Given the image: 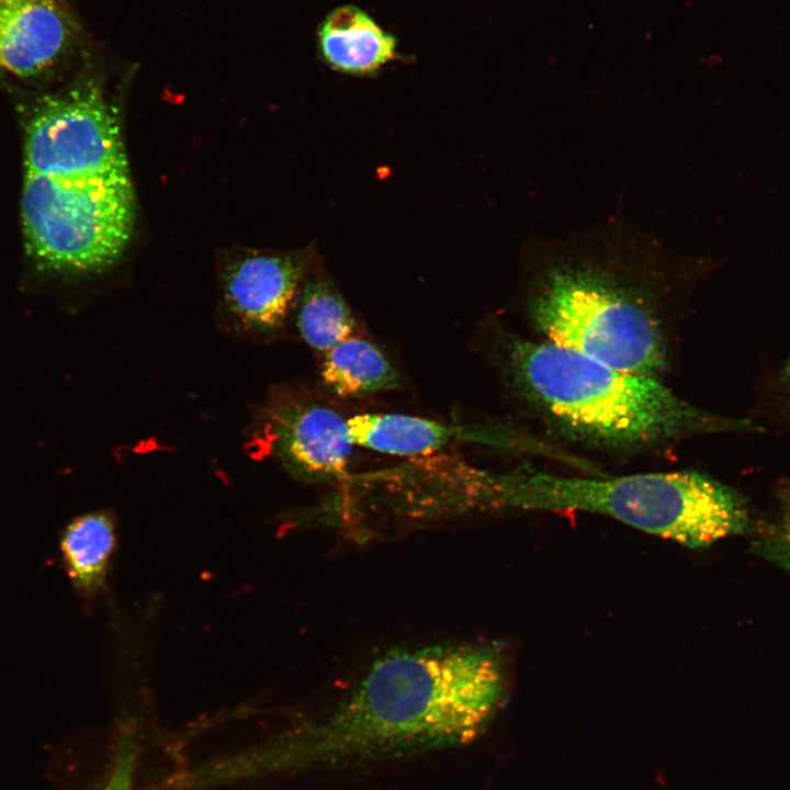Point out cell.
<instances>
[{
    "instance_id": "6da1fadb",
    "label": "cell",
    "mask_w": 790,
    "mask_h": 790,
    "mask_svg": "<svg viewBox=\"0 0 790 790\" xmlns=\"http://www.w3.org/2000/svg\"><path fill=\"white\" fill-rule=\"evenodd\" d=\"M523 255L527 315L545 341L656 379L669 360L676 307L714 264L619 215L535 236Z\"/></svg>"
},
{
    "instance_id": "7a4b0ae2",
    "label": "cell",
    "mask_w": 790,
    "mask_h": 790,
    "mask_svg": "<svg viewBox=\"0 0 790 790\" xmlns=\"http://www.w3.org/2000/svg\"><path fill=\"white\" fill-rule=\"evenodd\" d=\"M22 225L35 263L98 271L122 253L135 202L114 112L94 87L44 100L24 142Z\"/></svg>"
},
{
    "instance_id": "3957f363",
    "label": "cell",
    "mask_w": 790,
    "mask_h": 790,
    "mask_svg": "<svg viewBox=\"0 0 790 790\" xmlns=\"http://www.w3.org/2000/svg\"><path fill=\"white\" fill-rule=\"evenodd\" d=\"M507 668L499 648L473 642L395 650L302 738L307 761H335L473 741L499 710Z\"/></svg>"
},
{
    "instance_id": "277c9868",
    "label": "cell",
    "mask_w": 790,
    "mask_h": 790,
    "mask_svg": "<svg viewBox=\"0 0 790 790\" xmlns=\"http://www.w3.org/2000/svg\"><path fill=\"white\" fill-rule=\"evenodd\" d=\"M499 342L503 376L514 395L573 441L633 453L727 426L656 377L616 369L549 341L505 335Z\"/></svg>"
},
{
    "instance_id": "5b68a950",
    "label": "cell",
    "mask_w": 790,
    "mask_h": 790,
    "mask_svg": "<svg viewBox=\"0 0 790 790\" xmlns=\"http://www.w3.org/2000/svg\"><path fill=\"white\" fill-rule=\"evenodd\" d=\"M490 507L598 514L691 549L745 530L741 496L693 471L584 477L541 472L490 474Z\"/></svg>"
},
{
    "instance_id": "8992f818",
    "label": "cell",
    "mask_w": 790,
    "mask_h": 790,
    "mask_svg": "<svg viewBox=\"0 0 790 790\" xmlns=\"http://www.w3.org/2000/svg\"><path fill=\"white\" fill-rule=\"evenodd\" d=\"M250 444L257 453L272 456L290 475L307 483L340 476L354 445L348 419L292 391L269 396L259 411Z\"/></svg>"
},
{
    "instance_id": "52a82bcc",
    "label": "cell",
    "mask_w": 790,
    "mask_h": 790,
    "mask_svg": "<svg viewBox=\"0 0 790 790\" xmlns=\"http://www.w3.org/2000/svg\"><path fill=\"white\" fill-rule=\"evenodd\" d=\"M291 255H253L226 268L222 279L223 326L245 338H263L285 324L303 279Z\"/></svg>"
},
{
    "instance_id": "ba28073f",
    "label": "cell",
    "mask_w": 790,
    "mask_h": 790,
    "mask_svg": "<svg viewBox=\"0 0 790 790\" xmlns=\"http://www.w3.org/2000/svg\"><path fill=\"white\" fill-rule=\"evenodd\" d=\"M79 38L70 0H0V70L30 78L61 60Z\"/></svg>"
},
{
    "instance_id": "9c48e42d",
    "label": "cell",
    "mask_w": 790,
    "mask_h": 790,
    "mask_svg": "<svg viewBox=\"0 0 790 790\" xmlns=\"http://www.w3.org/2000/svg\"><path fill=\"white\" fill-rule=\"evenodd\" d=\"M354 444L399 456H421L454 443L492 441L488 430L402 414H361L348 419Z\"/></svg>"
},
{
    "instance_id": "30bf717a",
    "label": "cell",
    "mask_w": 790,
    "mask_h": 790,
    "mask_svg": "<svg viewBox=\"0 0 790 790\" xmlns=\"http://www.w3.org/2000/svg\"><path fill=\"white\" fill-rule=\"evenodd\" d=\"M318 49L332 68L348 74H370L396 54V38L366 12L354 5L330 11L317 30Z\"/></svg>"
},
{
    "instance_id": "8fae6325",
    "label": "cell",
    "mask_w": 790,
    "mask_h": 790,
    "mask_svg": "<svg viewBox=\"0 0 790 790\" xmlns=\"http://www.w3.org/2000/svg\"><path fill=\"white\" fill-rule=\"evenodd\" d=\"M116 545L115 523L106 511L75 518L64 530L60 549L76 589L93 597L103 589Z\"/></svg>"
},
{
    "instance_id": "7c38bea8",
    "label": "cell",
    "mask_w": 790,
    "mask_h": 790,
    "mask_svg": "<svg viewBox=\"0 0 790 790\" xmlns=\"http://www.w3.org/2000/svg\"><path fill=\"white\" fill-rule=\"evenodd\" d=\"M320 373L325 385L341 397H363L400 385L398 372L383 352L358 337L325 352Z\"/></svg>"
},
{
    "instance_id": "4fadbf2b",
    "label": "cell",
    "mask_w": 790,
    "mask_h": 790,
    "mask_svg": "<svg viewBox=\"0 0 790 790\" xmlns=\"http://www.w3.org/2000/svg\"><path fill=\"white\" fill-rule=\"evenodd\" d=\"M298 298L296 327L312 349L325 353L357 330L348 304L329 281L305 282Z\"/></svg>"
},
{
    "instance_id": "5bb4252c",
    "label": "cell",
    "mask_w": 790,
    "mask_h": 790,
    "mask_svg": "<svg viewBox=\"0 0 790 790\" xmlns=\"http://www.w3.org/2000/svg\"><path fill=\"white\" fill-rule=\"evenodd\" d=\"M135 746L131 742L123 741L119 746L111 774L103 790H135Z\"/></svg>"
},
{
    "instance_id": "9a60e30c",
    "label": "cell",
    "mask_w": 790,
    "mask_h": 790,
    "mask_svg": "<svg viewBox=\"0 0 790 790\" xmlns=\"http://www.w3.org/2000/svg\"><path fill=\"white\" fill-rule=\"evenodd\" d=\"M761 546L767 557L790 572V519L782 517L781 523Z\"/></svg>"
},
{
    "instance_id": "2e32d148",
    "label": "cell",
    "mask_w": 790,
    "mask_h": 790,
    "mask_svg": "<svg viewBox=\"0 0 790 790\" xmlns=\"http://www.w3.org/2000/svg\"><path fill=\"white\" fill-rule=\"evenodd\" d=\"M782 517L790 519V495L786 499Z\"/></svg>"
},
{
    "instance_id": "e0dca14e",
    "label": "cell",
    "mask_w": 790,
    "mask_h": 790,
    "mask_svg": "<svg viewBox=\"0 0 790 790\" xmlns=\"http://www.w3.org/2000/svg\"><path fill=\"white\" fill-rule=\"evenodd\" d=\"M787 379H788V383H789V386H790V360H789V363H788V366H787Z\"/></svg>"
}]
</instances>
